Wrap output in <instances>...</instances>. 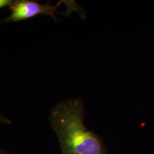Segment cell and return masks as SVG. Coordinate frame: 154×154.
Instances as JSON below:
<instances>
[{"mask_svg": "<svg viewBox=\"0 0 154 154\" xmlns=\"http://www.w3.org/2000/svg\"><path fill=\"white\" fill-rule=\"evenodd\" d=\"M85 108L81 99L59 102L49 119L60 144L61 154H108L102 138L84 125Z\"/></svg>", "mask_w": 154, "mask_h": 154, "instance_id": "cell-1", "label": "cell"}, {"mask_svg": "<svg viewBox=\"0 0 154 154\" xmlns=\"http://www.w3.org/2000/svg\"><path fill=\"white\" fill-rule=\"evenodd\" d=\"M64 2L61 1L57 5H52L50 2L42 5L36 1L15 0L9 7L11 14L6 18L2 19L0 21V24L27 20L38 15H47L57 20V18L55 13L58 11L59 6Z\"/></svg>", "mask_w": 154, "mask_h": 154, "instance_id": "cell-2", "label": "cell"}, {"mask_svg": "<svg viewBox=\"0 0 154 154\" xmlns=\"http://www.w3.org/2000/svg\"><path fill=\"white\" fill-rule=\"evenodd\" d=\"M11 121L0 112V124H11Z\"/></svg>", "mask_w": 154, "mask_h": 154, "instance_id": "cell-3", "label": "cell"}, {"mask_svg": "<svg viewBox=\"0 0 154 154\" xmlns=\"http://www.w3.org/2000/svg\"><path fill=\"white\" fill-rule=\"evenodd\" d=\"M12 0H0V9L6 7H9L13 3Z\"/></svg>", "mask_w": 154, "mask_h": 154, "instance_id": "cell-4", "label": "cell"}, {"mask_svg": "<svg viewBox=\"0 0 154 154\" xmlns=\"http://www.w3.org/2000/svg\"><path fill=\"white\" fill-rule=\"evenodd\" d=\"M0 154H11V153H9L8 151H5V150L0 149Z\"/></svg>", "mask_w": 154, "mask_h": 154, "instance_id": "cell-5", "label": "cell"}]
</instances>
